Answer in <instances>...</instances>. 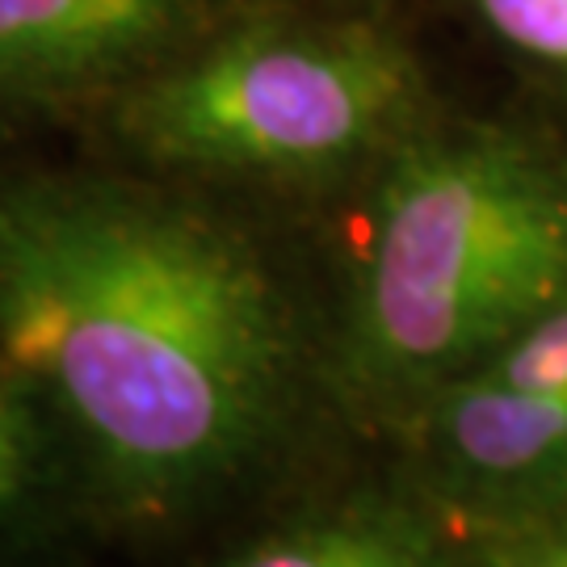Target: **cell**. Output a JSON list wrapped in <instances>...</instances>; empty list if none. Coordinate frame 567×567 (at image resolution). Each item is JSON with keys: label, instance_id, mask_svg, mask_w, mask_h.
<instances>
[{"label": "cell", "instance_id": "3", "mask_svg": "<svg viewBox=\"0 0 567 567\" xmlns=\"http://www.w3.org/2000/svg\"><path fill=\"white\" fill-rule=\"evenodd\" d=\"M421 72L362 21L257 18L122 89L118 143L152 168L324 182L408 135Z\"/></svg>", "mask_w": 567, "mask_h": 567}, {"label": "cell", "instance_id": "5", "mask_svg": "<svg viewBox=\"0 0 567 567\" xmlns=\"http://www.w3.org/2000/svg\"><path fill=\"white\" fill-rule=\"evenodd\" d=\"M412 425L450 496L496 508L567 501V386L526 391L458 379Z\"/></svg>", "mask_w": 567, "mask_h": 567}, {"label": "cell", "instance_id": "4", "mask_svg": "<svg viewBox=\"0 0 567 567\" xmlns=\"http://www.w3.org/2000/svg\"><path fill=\"white\" fill-rule=\"evenodd\" d=\"M206 0H0V114L122 93L173 60Z\"/></svg>", "mask_w": 567, "mask_h": 567}, {"label": "cell", "instance_id": "6", "mask_svg": "<svg viewBox=\"0 0 567 567\" xmlns=\"http://www.w3.org/2000/svg\"><path fill=\"white\" fill-rule=\"evenodd\" d=\"M76 534H93L76 475L0 353V567H47Z\"/></svg>", "mask_w": 567, "mask_h": 567}, {"label": "cell", "instance_id": "8", "mask_svg": "<svg viewBox=\"0 0 567 567\" xmlns=\"http://www.w3.org/2000/svg\"><path fill=\"white\" fill-rule=\"evenodd\" d=\"M463 379L496 386H526V391L567 386V303L547 311L543 320H534L526 332H517L508 344H501L487 362H480Z\"/></svg>", "mask_w": 567, "mask_h": 567}, {"label": "cell", "instance_id": "9", "mask_svg": "<svg viewBox=\"0 0 567 567\" xmlns=\"http://www.w3.org/2000/svg\"><path fill=\"white\" fill-rule=\"evenodd\" d=\"M501 42L567 72V0H475Z\"/></svg>", "mask_w": 567, "mask_h": 567}, {"label": "cell", "instance_id": "11", "mask_svg": "<svg viewBox=\"0 0 567 567\" xmlns=\"http://www.w3.org/2000/svg\"><path fill=\"white\" fill-rule=\"evenodd\" d=\"M47 567H51V564H47Z\"/></svg>", "mask_w": 567, "mask_h": 567}, {"label": "cell", "instance_id": "7", "mask_svg": "<svg viewBox=\"0 0 567 567\" xmlns=\"http://www.w3.org/2000/svg\"><path fill=\"white\" fill-rule=\"evenodd\" d=\"M206 567H458V559L412 505L349 496L261 529Z\"/></svg>", "mask_w": 567, "mask_h": 567}, {"label": "cell", "instance_id": "2", "mask_svg": "<svg viewBox=\"0 0 567 567\" xmlns=\"http://www.w3.org/2000/svg\"><path fill=\"white\" fill-rule=\"evenodd\" d=\"M567 303V156L508 126L400 140L328 349L358 416L408 421Z\"/></svg>", "mask_w": 567, "mask_h": 567}, {"label": "cell", "instance_id": "10", "mask_svg": "<svg viewBox=\"0 0 567 567\" xmlns=\"http://www.w3.org/2000/svg\"><path fill=\"white\" fill-rule=\"evenodd\" d=\"M487 567H567V534H534L508 543L505 555Z\"/></svg>", "mask_w": 567, "mask_h": 567}, {"label": "cell", "instance_id": "1", "mask_svg": "<svg viewBox=\"0 0 567 567\" xmlns=\"http://www.w3.org/2000/svg\"><path fill=\"white\" fill-rule=\"evenodd\" d=\"M0 353L89 526L161 534L286 446L311 344L257 240L189 189L0 168Z\"/></svg>", "mask_w": 567, "mask_h": 567}]
</instances>
